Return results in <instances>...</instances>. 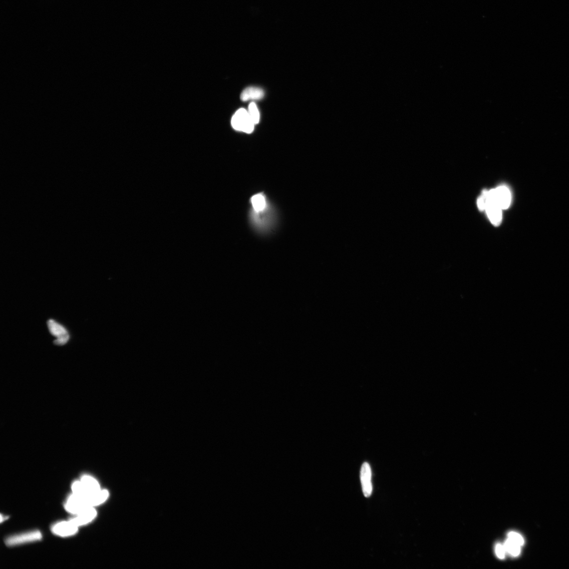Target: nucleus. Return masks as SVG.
<instances>
[{
	"label": "nucleus",
	"instance_id": "f257e3e1",
	"mask_svg": "<svg viewBox=\"0 0 569 569\" xmlns=\"http://www.w3.org/2000/svg\"><path fill=\"white\" fill-rule=\"evenodd\" d=\"M231 125L232 128L237 131L251 134L253 131L255 124L251 119L248 111L241 108L237 110L233 116Z\"/></svg>",
	"mask_w": 569,
	"mask_h": 569
},
{
	"label": "nucleus",
	"instance_id": "f03ea898",
	"mask_svg": "<svg viewBox=\"0 0 569 569\" xmlns=\"http://www.w3.org/2000/svg\"><path fill=\"white\" fill-rule=\"evenodd\" d=\"M486 199L485 210L492 224L499 226L502 221V208L497 204L489 191L484 190L482 194Z\"/></svg>",
	"mask_w": 569,
	"mask_h": 569
},
{
	"label": "nucleus",
	"instance_id": "7ed1b4c3",
	"mask_svg": "<svg viewBox=\"0 0 569 569\" xmlns=\"http://www.w3.org/2000/svg\"><path fill=\"white\" fill-rule=\"evenodd\" d=\"M42 533L39 531L29 532L9 537L6 540V544L8 546H14L38 541L42 540Z\"/></svg>",
	"mask_w": 569,
	"mask_h": 569
},
{
	"label": "nucleus",
	"instance_id": "20e7f679",
	"mask_svg": "<svg viewBox=\"0 0 569 569\" xmlns=\"http://www.w3.org/2000/svg\"><path fill=\"white\" fill-rule=\"evenodd\" d=\"M490 194L502 208L506 209L509 207L511 202L510 190L507 187L502 186L496 189L489 190Z\"/></svg>",
	"mask_w": 569,
	"mask_h": 569
},
{
	"label": "nucleus",
	"instance_id": "39448f33",
	"mask_svg": "<svg viewBox=\"0 0 569 569\" xmlns=\"http://www.w3.org/2000/svg\"><path fill=\"white\" fill-rule=\"evenodd\" d=\"M89 507L85 497H81L74 493L68 497L65 504L66 510L69 513L77 515Z\"/></svg>",
	"mask_w": 569,
	"mask_h": 569
},
{
	"label": "nucleus",
	"instance_id": "423d86ee",
	"mask_svg": "<svg viewBox=\"0 0 569 569\" xmlns=\"http://www.w3.org/2000/svg\"><path fill=\"white\" fill-rule=\"evenodd\" d=\"M48 326L51 334L57 338L54 341L55 344L62 346L68 342L69 335L62 325L53 320H50L48 322Z\"/></svg>",
	"mask_w": 569,
	"mask_h": 569
},
{
	"label": "nucleus",
	"instance_id": "0eeeda50",
	"mask_svg": "<svg viewBox=\"0 0 569 569\" xmlns=\"http://www.w3.org/2000/svg\"><path fill=\"white\" fill-rule=\"evenodd\" d=\"M78 530L79 526L70 520L59 522L54 524L52 528V532L55 535L64 537L76 534Z\"/></svg>",
	"mask_w": 569,
	"mask_h": 569
},
{
	"label": "nucleus",
	"instance_id": "6e6552de",
	"mask_svg": "<svg viewBox=\"0 0 569 569\" xmlns=\"http://www.w3.org/2000/svg\"><path fill=\"white\" fill-rule=\"evenodd\" d=\"M360 478L363 494L365 497H369L372 493L373 486L372 471L368 463L365 462L363 464L361 469Z\"/></svg>",
	"mask_w": 569,
	"mask_h": 569
},
{
	"label": "nucleus",
	"instance_id": "1a4fd4ad",
	"mask_svg": "<svg viewBox=\"0 0 569 569\" xmlns=\"http://www.w3.org/2000/svg\"><path fill=\"white\" fill-rule=\"evenodd\" d=\"M97 516V512L95 507H89L70 520L80 527L92 522L96 519Z\"/></svg>",
	"mask_w": 569,
	"mask_h": 569
},
{
	"label": "nucleus",
	"instance_id": "9d476101",
	"mask_svg": "<svg viewBox=\"0 0 569 569\" xmlns=\"http://www.w3.org/2000/svg\"><path fill=\"white\" fill-rule=\"evenodd\" d=\"M80 481L85 487L88 496L94 494L101 490L99 483L93 476L84 474L81 476Z\"/></svg>",
	"mask_w": 569,
	"mask_h": 569
},
{
	"label": "nucleus",
	"instance_id": "9b49d317",
	"mask_svg": "<svg viewBox=\"0 0 569 569\" xmlns=\"http://www.w3.org/2000/svg\"><path fill=\"white\" fill-rule=\"evenodd\" d=\"M109 496L108 490L101 489L98 492L86 497L87 505L89 507H95L105 502Z\"/></svg>",
	"mask_w": 569,
	"mask_h": 569
},
{
	"label": "nucleus",
	"instance_id": "f8f14e48",
	"mask_svg": "<svg viewBox=\"0 0 569 569\" xmlns=\"http://www.w3.org/2000/svg\"><path fill=\"white\" fill-rule=\"evenodd\" d=\"M264 97L263 90L259 88L250 87L242 91L240 98L243 101L250 100H260Z\"/></svg>",
	"mask_w": 569,
	"mask_h": 569
},
{
	"label": "nucleus",
	"instance_id": "ddd939ff",
	"mask_svg": "<svg viewBox=\"0 0 569 569\" xmlns=\"http://www.w3.org/2000/svg\"><path fill=\"white\" fill-rule=\"evenodd\" d=\"M504 545L506 552L513 556H517L520 554L521 546L514 543L509 538L505 541Z\"/></svg>",
	"mask_w": 569,
	"mask_h": 569
},
{
	"label": "nucleus",
	"instance_id": "4468645a",
	"mask_svg": "<svg viewBox=\"0 0 569 569\" xmlns=\"http://www.w3.org/2000/svg\"><path fill=\"white\" fill-rule=\"evenodd\" d=\"M251 202L253 208L257 211L263 210L266 205L265 198L260 194L254 196L252 198Z\"/></svg>",
	"mask_w": 569,
	"mask_h": 569
},
{
	"label": "nucleus",
	"instance_id": "2eb2a0df",
	"mask_svg": "<svg viewBox=\"0 0 569 569\" xmlns=\"http://www.w3.org/2000/svg\"><path fill=\"white\" fill-rule=\"evenodd\" d=\"M73 493L78 496L84 497L88 496L85 487L81 481H76L71 485Z\"/></svg>",
	"mask_w": 569,
	"mask_h": 569
},
{
	"label": "nucleus",
	"instance_id": "dca6fc26",
	"mask_svg": "<svg viewBox=\"0 0 569 569\" xmlns=\"http://www.w3.org/2000/svg\"><path fill=\"white\" fill-rule=\"evenodd\" d=\"M248 112L253 123L255 124V125L258 124L260 119L259 112L255 103H250L248 107Z\"/></svg>",
	"mask_w": 569,
	"mask_h": 569
},
{
	"label": "nucleus",
	"instance_id": "f3484780",
	"mask_svg": "<svg viewBox=\"0 0 569 569\" xmlns=\"http://www.w3.org/2000/svg\"><path fill=\"white\" fill-rule=\"evenodd\" d=\"M508 538L514 543L522 546L524 543V541L523 537L515 532H511L507 535Z\"/></svg>",
	"mask_w": 569,
	"mask_h": 569
},
{
	"label": "nucleus",
	"instance_id": "a211bd4d",
	"mask_svg": "<svg viewBox=\"0 0 569 569\" xmlns=\"http://www.w3.org/2000/svg\"><path fill=\"white\" fill-rule=\"evenodd\" d=\"M495 553L498 557L503 559L505 556L506 551L504 544H497L495 546Z\"/></svg>",
	"mask_w": 569,
	"mask_h": 569
},
{
	"label": "nucleus",
	"instance_id": "6ab92c4d",
	"mask_svg": "<svg viewBox=\"0 0 569 569\" xmlns=\"http://www.w3.org/2000/svg\"><path fill=\"white\" fill-rule=\"evenodd\" d=\"M477 206H478V208L480 209V210H481V211L484 210L485 208V205H486V199H485V196L483 194L481 197H480L478 198V199H477Z\"/></svg>",
	"mask_w": 569,
	"mask_h": 569
},
{
	"label": "nucleus",
	"instance_id": "aec40b11",
	"mask_svg": "<svg viewBox=\"0 0 569 569\" xmlns=\"http://www.w3.org/2000/svg\"><path fill=\"white\" fill-rule=\"evenodd\" d=\"M8 517H6L5 516H3V514H2L1 515V522L2 523L6 519H8Z\"/></svg>",
	"mask_w": 569,
	"mask_h": 569
}]
</instances>
